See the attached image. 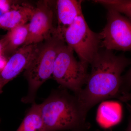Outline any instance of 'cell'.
Segmentation results:
<instances>
[{
  "instance_id": "ac0fdd59",
  "label": "cell",
  "mask_w": 131,
  "mask_h": 131,
  "mask_svg": "<svg viewBox=\"0 0 131 131\" xmlns=\"http://www.w3.org/2000/svg\"><path fill=\"white\" fill-rule=\"evenodd\" d=\"M5 44V39L4 37L0 39V56H2L3 51Z\"/></svg>"
},
{
  "instance_id": "30bf717a",
  "label": "cell",
  "mask_w": 131,
  "mask_h": 131,
  "mask_svg": "<svg viewBox=\"0 0 131 131\" xmlns=\"http://www.w3.org/2000/svg\"><path fill=\"white\" fill-rule=\"evenodd\" d=\"M35 7L26 3L15 5L11 9L0 16V28L11 30L28 24L32 16Z\"/></svg>"
},
{
  "instance_id": "8992f818",
  "label": "cell",
  "mask_w": 131,
  "mask_h": 131,
  "mask_svg": "<svg viewBox=\"0 0 131 131\" xmlns=\"http://www.w3.org/2000/svg\"><path fill=\"white\" fill-rule=\"evenodd\" d=\"M107 23L100 33L101 48L131 51V20L114 9H107Z\"/></svg>"
},
{
  "instance_id": "5b68a950",
  "label": "cell",
  "mask_w": 131,
  "mask_h": 131,
  "mask_svg": "<svg viewBox=\"0 0 131 131\" xmlns=\"http://www.w3.org/2000/svg\"><path fill=\"white\" fill-rule=\"evenodd\" d=\"M64 40L80 61L90 64L101 48L100 33L91 30L82 13L66 30Z\"/></svg>"
},
{
  "instance_id": "4fadbf2b",
  "label": "cell",
  "mask_w": 131,
  "mask_h": 131,
  "mask_svg": "<svg viewBox=\"0 0 131 131\" xmlns=\"http://www.w3.org/2000/svg\"><path fill=\"white\" fill-rule=\"evenodd\" d=\"M94 2L114 9L131 20V0H95Z\"/></svg>"
},
{
  "instance_id": "9a60e30c",
  "label": "cell",
  "mask_w": 131,
  "mask_h": 131,
  "mask_svg": "<svg viewBox=\"0 0 131 131\" xmlns=\"http://www.w3.org/2000/svg\"><path fill=\"white\" fill-rule=\"evenodd\" d=\"M12 1L0 0V10L3 13L8 12L12 8Z\"/></svg>"
},
{
  "instance_id": "3957f363",
  "label": "cell",
  "mask_w": 131,
  "mask_h": 131,
  "mask_svg": "<svg viewBox=\"0 0 131 131\" xmlns=\"http://www.w3.org/2000/svg\"><path fill=\"white\" fill-rule=\"evenodd\" d=\"M64 43L63 38L56 34L41 43L37 54L24 71V75L28 82V91L21 101L26 103L35 102L38 89L52 75L59 49Z\"/></svg>"
},
{
  "instance_id": "7a4b0ae2",
  "label": "cell",
  "mask_w": 131,
  "mask_h": 131,
  "mask_svg": "<svg viewBox=\"0 0 131 131\" xmlns=\"http://www.w3.org/2000/svg\"><path fill=\"white\" fill-rule=\"evenodd\" d=\"M40 104L46 131L82 129L88 127L86 116L76 96L64 90L53 92Z\"/></svg>"
},
{
  "instance_id": "ba28073f",
  "label": "cell",
  "mask_w": 131,
  "mask_h": 131,
  "mask_svg": "<svg viewBox=\"0 0 131 131\" xmlns=\"http://www.w3.org/2000/svg\"><path fill=\"white\" fill-rule=\"evenodd\" d=\"M40 44L22 46L9 57L0 73V94L6 84L25 70L37 52Z\"/></svg>"
},
{
  "instance_id": "5bb4252c",
  "label": "cell",
  "mask_w": 131,
  "mask_h": 131,
  "mask_svg": "<svg viewBox=\"0 0 131 131\" xmlns=\"http://www.w3.org/2000/svg\"><path fill=\"white\" fill-rule=\"evenodd\" d=\"M131 90V67L126 73L122 75L121 86L120 95L124 93H129Z\"/></svg>"
},
{
  "instance_id": "52a82bcc",
  "label": "cell",
  "mask_w": 131,
  "mask_h": 131,
  "mask_svg": "<svg viewBox=\"0 0 131 131\" xmlns=\"http://www.w3.org/2000/svg\"><path fill=\"white\" fill-rule=\"evenodd\" d=\"M52 1H39L28 24V34L23 46L39 44L56 34Z\"/></svg>"
},
{
  "instance_id": "9c48e42d",
  "label": "cell",
  "mask_w": 131,
  "mask_h": 131,
  "mask_svg": "<svg viewBox=\"0 0 131 131\" xmlns=\"http://www.w3.org/2000/svg\"><path fill=\"white\" fill-rule=\"evenodd\" d=\"M82 1L77 0H58L56 1L57 25L56 32L59 37L64 39L66 30L82 13Z\"/></svg>"
},
{
  "instance_id": "d6986e66",
  "label": "cell",
  "mask_w": 131,
  "mask_h": 131,
  "mask_svg": "<svg viewBox=\"0 0 131 131\" xmlns=\"http://www.w3.org/2000/svg\"><path fill=\"white\" fill-rule=\"evenodd\" d=\"M125 131H131V115L129 118L128 125Z\"/></svg>"
},
{
  "instance_id": "277c9868",
  "label": "cell",
  "mask_w": 131,
  "mask_h": 131,
  "mask_svg": "<svg viewBox=\"0 0 131 131\" xmlns=\"http://www.w3.org/2000/svg\"><path fill=\"white\" fill-rule=\"evenodd\" d=\"M73 49L65 43L59 47L54 62L52 76L62 88L80 93L88 77V64L77 61Z\"/></svg>"
},
{
  "instance_id": "44dd1931",
  "label": "cell",
  "mask_w": 131,
  "mask_h": 131,
  "mask_svg": "<svg viewBox=\"0 0 131 131\" xmlns=\"http://www.w3.org/2000/svg\"><path fill=\"white\" fill-rule=\"evenodd\" d=\"M0 122H1V119H0Z\"/></svg>"
},
{
  "instance_id": "7c38bea8",
  "label": "cell",
  "mask_w": 131,
  "mask_h": 131,
  "mask_svg": "<svg viewBox=\"0 0 131 131\" xmlns=\"http://www.w3.org/2000/svg\"><path fill=\"white\" fill-rule=\"evenodd\" d=\"M16 131H46L41 116L40 104L35 102L32 103V105Z\"/></svg>"
},
{
  "instance_id": "6da1fadb",
  "label": "cell",
  "mask_w": 131,
  "mask_h": 131,
  "mask_svg": "<svg viewBox=\"0 0 131 131\" xmlns=\"http://www.w3.org/2000/svg\"><path fill=\"white\" fill-rule=\"evenodd\" d=\"M91 71L85 86L75 95L80 108L87 116L89 110L102 101L120 95L122 75L131 64V59L113 51L100 49L90 64Z\"/></svg>"
},
{
  "instance_id": "ffe728a7",
  "label": "cell",
  "mask_w": 131,
  "mask_h": 131,
  "mask_svg": "<svg viewBox=\"0 0 131 131\" xmlns=\"http://www.w3.org/2000/svg\"><path fill=\"white\" fill-rule=\"evenodd\" d=\"M3 13L2 12H1V11L0 10V16Z\"/></svg>"
},
{
  "instance_id": "e0dca14e",
  "label": "cell",
  "mask_w": 131,
  "mask_h": 131,
  "mask_svg": "<svg viewBox=\"0 0 131 131\" xmlns=\"http://www.w3.org/2000/svg\"><path fill=\"white\" fill-rule=\"evenodd\" d=\"M8 59L6 57L3 56H0V73L2 72L3 70L7 63Z\"/></svg>"
},
{
  "instance_id": "2e32d148",
  "label": "cell",
  "mask_w": 131,
  "mask_h": 131,
  "mask_svg": "<svg viewBox=\"0 0 131 131\" xmlns=\"http://www.w3.org/2000/svg\"><path fill=\"white\" fill-rule=\"evenodd\" d=\"M118 98L120 101L123 102H127L131 101V93L129 92L121 94Z\"/></svg>"
},
{
  "instance_id": "8fae6325",
  "label": "cell",
  "mask_w": 131,
  "mask_h": 131,
  "mask_svg": "<svg viewBox=\"0 0 131 131\" xmlns=\"http://www.w3.org/2000/svg\"><path fill=\"white\" fill-rule=\"evenodd\" d=\"M28 24L17 27L8 30L3 36L5 44L3 56L9 57L24 46L28 36Z\"/></svg>"
}]
</instances>
